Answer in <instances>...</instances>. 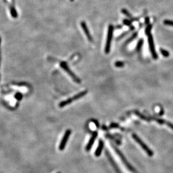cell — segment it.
Returning <instances> with one entry per match:
<instances>
[{
	"label": "cell",
	"mask_w": 173,
	"mask_h": 173,
	"mask_svg": "<svg viewBox=\"0 0 173 173\" xmlns=\"http://www.w3.org/2000/svg\"><path fill=\"white\" fill-rule=\"evenodd\" d=\"M114 29V28L112 25H109V28H108V32H107V36L105 47V52L107 53V54L110 52Z\"/></svg>",
	"instance_id": "6da1fadb"
},
{
	"label": "cell",
	"mask_w": 173,
	"mask_h": 173,
	"mask_svg": "<svg viewBox=\"0 0 173 173\" xmlns=\"http://www.w3.org/2000/svg\"><path fill=\"white\" fill-rule=\"evenodd\" d=\"M132 137L135 141L136 142H137L139 144H140V146L143 148L144 151L147 153V154L149 156H152L154 155V152H153L152 150L147 146V144L146 143H144V142L137 135L133 134L132 135Z\"/></svg>",
	"instance_id": "7a4b0ae2"
},
{
	"label": "cell",
	"mask_w": 173,
	"mask_h": 173,
	"mask_svg": "<svg viewBox=\"0 0 173 173\" xmlns=\"http://www.w3.org/2000/svg\"><path fill=\"white\" fill-rule=\"evenodd\" d=\"M60 65H61V67L62 68V69H63L65 72H66L68 74H69L71 77H72V78L74 80L76 83H78V84H80L81 83V80H80V79H79L77 76H76L72 70H71L70 69V68L68 67L67 66V64L66 63V62H62L60 64Z\"/></svg>",
	"instance_id": "3957f363"
},
{
	"label": "cell",
	"mask_w": 173,
	"mask_h": 173,
	"mask_svg": "<svg viewBox=\"0 0 173 173\" xmlns=\"http://www.w3.org/2000/svg\"><path fill=\"white\" fill-rule=\"evenodd\" d=\"M148 44H149V48L150 51H151V55L152 56V57L154 58L155 60L157 59L158 57V56H157L156 52L154 39H153L152 36L151 35V34L148 35Z\"/></svg>",
	"instance_id": "277c9868"
},
{
	"label": "cell",
	"mask_w": 173,
	"mask_h": 173,
	"mask_svg": "<svg viewBox=\"0 0 173 173\" xmlns=\"http://www.w3.org/2000/svg\"><path fill=\"white\" fill-rule=\"evenodd\" d=\"M71 133H72V131H71V130L70 129L67 130L66 132L65 133L63 137L62 138L61 143L59 145V149L60 150V151L64 150V148H65V147H66V144L67 142V140L70 137Z\"/></svg>",
	"instance_id": "5b68a950"
},
{
	"label": "cell",
	"mask_w": 173,
	"mask_h": 173,
	"mask_svg": "<svg viewBox=\"0 0 173 173\" xmlns=\"http://www.w3.org/2000/svg\"><path fill=\"white\" fill-rule=\"evenodd\" d=\"M113 148H114V149H115V151L116 152V154L118 155V156H119V158H120V161H121V163L124 164V165L129 170H133V169L132 168V166H130L129 164H128V162H127V161L126 160L125 158L124 157L123 155L121 154V152L120 151H119V150L117 148H116L115 147H113Z\"/></svg>",
	"instance_id": "8992f818"
},
{
	"label": "cell",
	"mask_w": 173,
	"mask_h": 173,
	"mask_svg": "<svg viewBox=\"0 0 173 173\" xmlns=\"http://www.w3.org/2000/svg\"><path fill=\"white\" fill-rule=\"evenodd\" d=\"M97 135H98V133H97V132H94L93 133L92 137H91V138H90L88 143L87 145L86 146V149L87 151H89V150L90 149V148H92V146L93 145V144H94V143H95V140L97 137Z\"/></svg>",
	"instance_id": "52a82bcc"
},
{
	"label": "cell",
	"mask_w": 173,
	"mask_h": 173,
	"mask_svg": "<svg viewBox=\"0 0 173 173\" xmlns=\"http://www.w3.org/2000/svg\"><path fill=\"white\" fill-rule=\"evenodd\" d=\"M80 25H81V27L82 28V29H83V30H84V32L85 33V34L86 35L89 41H92V36L90 35L89 30L88 28V27L87 26L86 22H85L84 21H82L81 23H80Z\"/></svg>",
	"instance_id": "ba28073f"
},
{
	"label": "cell",
	"mask_w": 173,
	"mask_h": 173,
	"mask_svg": "<svg viewBox=\"0 0 173 173\" xmlns=\"http://www.w3.org/2000/svg\"><path fill=\"white\" fill-rule=\"evenodd\" d=\"M103 146H104V143L102 141V140H100L98 143V145L97 149H96V151H95V156L97 157L100 156L101 155L102 151L103 148Z\"/></svg>",
	"instance_id": "9c48e42d"
},
{
	"label": "cell",
	"mask_w": 173,
	"mask_h": 173,
	"mask_svg": "<svg viewBox=\"0 0 173 173\" xmlns=\"http://www.w3.org/2000/svg\"><path fill=\"white\" fill-rule=\"evenodd\" d=\"M87 93H88L87 90H84V91H82L80 93H78V94H76L75 96H74V97H72L73 100L74 101L78 100V99H79V98H81L82 97H84V96H86L87 94Z\"/></svg>",
	"instance_id": "30bf717a"
},
{
	"label": "cell",
	"mask_w": 173,
	"mask_h": 173,
	"mask_svg": "<svg viewBox=\"0 0 173 173\" xmlns=\"http://www.w3.org/2000/svg\"><path fill=\"white\" fill-rule=\"evenodd\" d=\"M74 101L73 100V98H68L67 100H65L64 101H62L61 102H60L59 103V107H64L65 106H67V105H69L70 103H71L73 102Z\"/></svg>",
	"instance_id": "8fae6325"
},
{
	"label": "cell",
	"mask_w": 173,
	"mask_h": 173,
	"mask_svg": "<svg viewBox=\"0 0 173 173\" xmlns=\"http://www.w3.org/2000/svg\"><path fill=\"white\" fill-rule=\"evenodd\" d=\"M10 13L11 14V16H12L14 18H16L17 17H18V13H17V11L15 9V8L14 6L10 7Z\"/></svg>",
	"instance_id": "7c38bea8"
},
{
	"label": "cell",
	"mask_w": 173,
	"mask_h": 173,
	"mask_svg": "<svg viewBox=\"0 0 173 173\" xmlns=\"http://www.w3.org/2000/svg\"><path fill=\"white\" fill-rule=\"evenodd\" d=\"M143 39H140L137 44V46H136V50H137V51H140L142 47L143 46Z\"/></svg>",
	"instance_id": "4fadbf2b"
},
{
	"label": "cell",
	"mask_w": 173,
	"mask_h": 173,
	"mask_svg": "<svg viewBox=\"0 0 173 173\" xmlns=\"http://www.w3.org/2000/svg\"><path fill=\"white\" fill-rule=\"evenodd\" d=\"M137 36H138V32H135L134 33H133L132 36L126 41V44L129 43H130V42H131L133 40H134V39L137 37Z\"/></svg>",
	"instance_id": "5bb4252c"
},
{
	"label": "cell",
	"mask_w": 173,
	"mask_h": 173,
	"mask_svg": "<svg viewBox=\"0 0 173 173\" xmlns=\"http://www.w3.org/2000/svg\"><path fill=\"white\" fill-rule=\"evenodd\" d=\"M135 114L137 115L139 118H140L141 119H142V120H146V121H149V119L148 118H147V117H146L145 116L141 114L140 112H139L138 111H135Z\"/></svg>",
	"instance_id": "9a60e30c"
},
{
	"label": "cell",
	"mask_w": 173,
	"mask_h": 173,
	"mask_svg": "<svg viewBox=\"0 0 173 173\" xmlns=\"http://www.w3.org/2000/svg\"><path fill=\"white\" fill-rule=\"evenodd\" d=\"M160 52H161V54H162V55L163 56H164V57H169V56L170 53L168 51H166V50H164V49H160Z\"/></svg>",
	"instance_id": "2e32d148"
},
{
	"label": "cell",
	"mask_w": 173,
	"mask_h": 173,
	"mask_svg": "<svg viewBox=\"0 0 173 173\" xmlns=\"http://www.w3.org/2000/svg\"><path fill=\"white\" fill-rule=\"evenodd\" d=\"M121 13H123L124 14V15H125L126 16L128 17V18H132V16L131 15V14H130L129 13V11H128V10H126V9H122L121 10Z\"/></svg>",
	"instance_id": "e0dca14e"
},
{
	"label": "cell",
	"mask_w": 173,
	"mask_h": 173,
	"mask_svg": "<svg viewBox=\"0 0 173 173\" xmlns=\"http://www.w3.org/2000/svg\"><path fill=\"white\" fill-rule=\"evenodd\" d=\"M164 24H165L166 25H169V26L173 27V21L172 20H165L164 21Z\"/></svg>",
	"instance_id": "ac0fdd59"
},
{
	"label": "cell",
	"mask_w": 173,
	"mask_h": 173,
	"mask_svg": "<svg viewBox=\"0 0 173 173\" xmlns=\"http://www.w3.org/2000/svg\"><path fill=\"white\" fill-rule=\"evenodd\" d=\"M115 66L117 67H121L124 66V63L121 61H116L115 63Z\"/></svg>",
	"instance_id": "d6986e66"
},
{
	"label": "cell",
	"mask_w": 173,
	"mask_h": 173,
	"mask_svg": "<svg viewBox=\"0 0 173 173\" xmlns=\"http://www.w3.org/2000/svg\"><path fill=\"white\" fill-rule=\"evenodd\" d=\"M151 29H152V25L151 24L148 25V26H147L146 29V34L147 36L151 34Z\"/></svg>",
	"instance_id": "ffe728a7"
},
{
	"label": "cell",
	"mask_w": 173,
	"mask_h": 173,
	"mask_svg": "<svg viewBox=\"0 0 173 173\" xmlns=\"http://www.w3.org/2000/svg\"><path fill=\"white\" fill-rule=\"evenodd\" d=\"M155 120L158 124H165L166 123V121L165 120H163V119H156Z\"/></svg>",
	"instance_id": "44dd1931"
},
{
	"label": "cell",
	"mask_w": 173,
	"mask_h": 173,
	"mask_svg": "<svg viewBox=\"0 0 173 173\" xmlns=\"http://www.w3.org/2000/svg\"><path fill=\"white\" fill-rule=\"evenodd\" d=\"M124 24L128 25V26H130V25H131V21H130L128 19H125L123 21Z\"/></svg>",
	"instance_id": "7402d4cb"
},
{
	"label": "cell",
	"mask_w": 173,
	"mask_h": 173,
	"mask_svg": "<svg viewBox=\"0 0 173 173\" xmlns=\"http://www.w3.org/2000/svg\"><path fill=\"white\" fill-rule=\"evenodd\" d=\"M15 97H16L17 100H21L22 97V96L21 94H20V93H17V94L15 95Z\"/></svg>",
	"instance_id": "603a6c76"
},
{
	"label": "cell",
	"mask_w": 173,
	"mask_h": 173,
	"mask_svg": "<svg viewBox=\"0 0 173 173\" xmlns=\"http://www.w3.org/2000/svg\"><path fill=\"white\" fill-rule=\"evenodd\" d=\"M165 124H166L167 125H168L170 128H171V129L173 130V124L171 123L170 122H169V121H166V123H165Z\"/></svg>",
	"instance_id": "cb8c5ba5"
},
{
	"label": "cell",
	"mask_w": 173,
	"mask_h": 173,
	"mask_svg": "<svg viewBox=\"0 0 173 173\" xmlns=\"http://www.w3.org/2000/svg\"><path fill=\"white\" fill-rule=\"evenodd\" d=\"M119 125L116 123H112L110 125V127L111 128H119Z\"/></svg>",
	"instance_id": "d4e9b609"
},
{
	"label": "cell",
	"mask_w": 173,
	"mask_h": 173,
	"mask_svg": "<svg viewBox=\"0 0 173 173\" xmlns=\"http://www.w3.org/2000/svg\"><path fill=\"white\" fill-rule=\"evenodd\" d=\"M145 22L146 24H148L149 22V19L148 18V17H147V18H145Z\"/></svg>",
	"instance_id": "484cf974"
},
{
	"label": "cell",
	"mask_w": 173,
	"mask_h": 173,
	"mask_svg": "<svg viewBox=\"0 0 173 173\" xmlns=\"http://www.w3.org/2000/svg\"><path fill=\"white\" fill-rule=\"evenodd\" d=\"M1 38H0V44H1Z\"/></svg>",
	"instance_id": "4316f807"
},
{
	"label": "cell",
	"mask_w": 173,
	"mask_h": 173,
	"mask_svg": "<svg viewBox=\"0 0 173 173\" xmlns=\"http://www.w3.org/2000/svg\"><path fill=\"white\" fill-rule=\"evenodd\" d=\"M0 62H1V56H0Z\"/></svg>",
	"instance_id": "83f0119b"
},
{
	"label": "cell",
	"mask_w": 173,
	"mask_h": 173,
	"mask_svg": "<svg viewBox=\"0 0 173 173\" xmlns=\"http://www.w3.org/2000/svg\"><path fill=\"white\" fill-rule=\"evenodd\" d=\"M70 1H74V0H70Z\"/></svg>",
	"instance_id": "f1b7e54d"
},
{
	"label": "cell",
	"mask_w": 173,
	"mask_h": 173,
	"mask_svg": "<svg viewBox=\"0 0 173 173\" xmlns=\"http://www.w3.org/2000/svg\"><path fill=\"white\" fill-rule=\"evenodd\" d=\"M58 173H60V172H58Z\"/></svg>",
	"instance_id": "f546056e"
}]
</instances>
